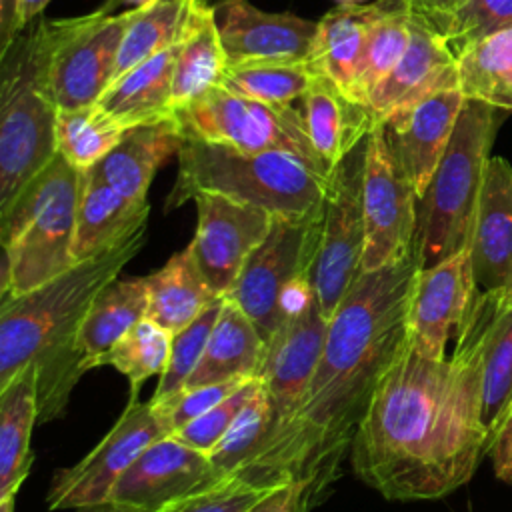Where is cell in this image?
<instances>
[{
    "instance_id": "28",
    "label": "cell",
    "mask_w": 512,
    "mask_h": 512,
    "mask_svg": "<svg viewBox=\"0 0 512 512\" xmlns=\"http://www.w3.org/2000/svg\"><path fill=\"white\" fill-rule=\"evenodd\" d=\"M174 58L176 46L172 44L116 78L96 104L126 130L174 116Z\"/></svg>"
},
{
    "instance_id": "43",
    "label": "cell",
    "mask_w": 512,
    "mask_h": 512,
    "mask_svg": "<svg viewBox=\"0 0 512 512\" xmlns=\"http://www.w3.org/2000/svg\"><path fill=\"white\" fill-rule=\"evenodd\" d=\"M282 484V482H280ZM278 484H252L238 476H230L202 492H196L164 512H248L258 500L272 492Z\"/></svg>"
},
{
    "instance_id": "24",
    "label": "cell",
    "mask_w": 512,
    "mask_h": 512,
    "mask_svg": "<svg viewBox=\"0 0 512 512\" xmlns=\"http://www.w3.org/2000/svg\"><path fill=\"white\" fill-rule=\"evenodd\" d=\"M300 114L312 148L330 170L378 124L368 104L348 98L322 74L300 98Z\"/></svg>"
},
{
    "instance_id": "10",
    "label": "cell",
    "mask_w": 512,
    "mask_h": 512,
    "mask_svg": "<svg viewBox=\"0 0 512 512\" xmlns=\"http://www.w3.org/2000/svg\"><path fill=\"white\" fill-rule=\"evenodd\" d=\"M366 138L334 166L324 200L320 244L312 266V286L320 310L328 320L362 274V178Z\"/></svg>"
},
{
    "instance_id": "25",
    "label": "cell",
    "mask_w": 512,
    "mask_h": 512,
    "mask_svg": "<svg viewBox=\"0 0 512 512\" xmlns=\"http://www.w3.org/2000/svg\"><path fill=\"white\" fill-rule=\"evenodd\" d=\"M176 58L172 76V108H186L208 90L222 86L228 66L214 6L204 0H190L180 32L176 36Z\"/></svg>"
},
{
    "instance_id": "2",
    "label": "cell",
    "mask_w": 512,
    "mask_h": 512,
    "mask_svg": "<svg viewBox=\"0 0 512 512\" xmlns=\"http://www.w3.org/2000/svg\"><path fill=\"white\" fill-rule=\"evenodd\" d=\"M420 262L362 272L332 318L310 384L292 412L236 472L252 484L298 482L308 512L340 478L374 392L408 338V306Z\"/></svg>"
},
{
    "instance_id": "7",
    "label": "cell",
    "mask_w": 512,
    "mask_h": 512,
    "mask_svg": "<svg viewBox=\"0 0 512 512\" xmlns=\"http://www.w3.org/2000/svg\"><path fill=\"white\" fill-rule=\"evenodd\" d=\"M494 110L486 102L464 100L448 148L418 198L414 252L420 268L468 248L496 130Z\"/></svg>"
},
{
    "instance_id": "50",
    "label": "cell",
    "mask_w": 512,
    "mask_h": 512,
    "mask_svg": "<svg viewBox=\"0 0 512 512\" xmlns=\"http://www.w3.org/2000/svg\"><path fill=\"white\" fill-rule=\"evenodd\" d=\"M52 0H16V30L18 34L32 24Z\"/></svg>"
},
{
    "instance_id": "23",
    "label": "cell",
    "mask_w": 512,
    "mask_h": 512,
    "mask_svg": "<svg viewBox=\"0 0 512 512\" xmlns=\"http://www.w3.org/2000/svg\"><path fill=\"white\" fill-rule=\"evenodd\" d=\"M148 214V200H130L102 182L92 170H84L80 178L76 234L72 244L74 262L104 254L146 230Z\"/></svg>"
},
{
    "instance_id": "26",
    "label": "cell",
    "mask_w": 512,
    "mask_h": 512,
    "mask_svg": "<svg viewBox=\"0 0 512 512\" xmlns=\"http://www.w3.org/2000/svg\"><path fill=\"white\" fill-rule=\"evenodd\" d=\"M384 6L386 0L368 4L340 2L318 22L308 62L316 74L330 78L346 96L350 94L370 28L384 12Z\"/></svg>"
},
{
    "instance_id": "51",
    "label": "cell",
    "mask_w": 512,
    "mask_h": 512,
    "mask_svg": "<svg viewBox=\"0 0 512 512\" xmlns=\"http://www.w3.org/2000/svg\"><path fill=\"white\" fill-rule=\"evenodd\" d=\"M74 512H136V510L120 506L112 500H104V502H98V504H86V506L74 508Z\"/></svg>"
},
{
    "instance_id": "19",
    "label": "cell",
    "mask_w": 512,
    "mask_h": 512,
    "mask_svg": "<svg viewBox=\"0 0 512 512\" xmlns=\"http://www.w3.org/2000/svg\"><path fill=\"white\" fill-rule=\"evenodd\" d=\"M326 332L328 318L314 300L304 312L288 318L266 344V360L258 376L272 408V426L266 436L298 408L320 360Z\"/></svg>"
},
{
    "instance_id": "53",
    "label": "cell",
    "mask_w": 512,
    "mask_h": 512,
    "mask_svg": "<svg viewBox=\"0 0 512 512\" xmlns=\"http://www.w3.org/2000/svg\"><path fill=\"white\" fill-rule=\"evenodd\" d=\"M204 2H210V0H204Z\"/></svg>"
},
{
    "instance_id": "46",
    "label": "cell",
    "mask_w": 512,
    "mask_h": 512,
    "mask_svg": "<svg viewBox=\"0 0 512 512\" xmlns=\"http://www.w3.org/2000/svg\"><path fill=\"white\" fill-rule=\"evenodd\" d=\"M248 512H308L304 488L294 480L282 482L262 500H258Z\"/></svg>"
},
{
    "instance_id": "20",
    "label": "cell",
    "mask_w": 512,
    "mask_h": 512,
    "mask_svg": "<svg viewBox=\"0 0 512 512\" xmlns=\"http://www.w3.org/2000/svg\"><path fill=\"white\" fill-rule=\"evenodd\" d=\"M458 88L456 58L442 32L424 16H410V40L388 76L368 96L376 122L438 90Z\"/></svg>"
},
{
    "instance_id": "33",
    "label": "cell",
    "mask_w": 512,
    "mask_h": 512,
    "mask_svg": "<svg viewBox=\"0 0 512 512\" xmlns=\"http://www.w3.org/2000/svg\"><path fill=\"white\" fill-rule=\"evenodd\" d=\"M412 8L408 0H386L384 12L370 28L362 58L358 62L350 98L366 104L372 90L388 76L404 54L410 40Z\"/></svg>"
},
{
    "instance_id": "49",
    "label": "cell",
    "mask_w": 512,
    "mask_h": 512,
    "mask_svg": "<svg viewBox=\"0 0 512 512\" xmlns=\"http://www.w3.org/2000/svg\"><path fill=\"white\" fill-rule=\"evenodd\" d=\"M16 36V0H0V54L10 48Z\"/></svg>"
},
{
    "instance_id": "39",
    "label": "cell",
    "mask_w": 512,
    "mask_h": 512,
    "mask_svg": "<svg viewBox=\"0 0 512 512\" xmlns=\"http://www.w3.org/2000/svg\"><path fill=\"white\" fill-rule=\"evenodd\" d=\"M272 426V408L260 380L254 394L238 412L222 440L208 452L212 464L224 476H236V472L250 460L256 448L266 438Z\"/></svg>"
},
{
    "instance_id": "1",
    "label": "cell",
    "mask_w": 512,
    "mask_h": 512,
    "mask_svg": "<svg viewBox=\"0 0 512 512\" xmlns=\"http://www.w3.org/2000/svg\"><path fill=\"white\" fill-rule=\"evenodd\" d=\"M500 290L476 288L444 360L408 338L354 434L350 468L386 500H438L470 482L488 456L482 382Z\"/></svg>"
},
{
    "instance_id": "12",
    "label": "cell",
    "mask_w": 512,
    "mask_h": 512,
    "mask_svg": "<svg viewBox=\"0 0 512 512\" xmlns=\"http://www.w3.org/2000/svg\"><path fill=\"white\" fill-rule=\"evenodd\" d=\"M140 392H130L128 404L106 436L74 466L58 470L50 482L48 510L80 508L108 500L112 488L130 464L154 442L172 434L166 414Z\"/></svg>"
},
{
    "instance_id": "14",
    "label": "cell",
    "mask_w": 512,
    "mask_h": 512,
    "mask_svg": "<svg viewBox=\"0 0 512 512\" xmlns=\"http://www.w3.org/2000/svg\"><path fill=\"white\" fill-rule=\"evenodd\" d=\"M194 204L198 224L186 248L212 292L224 298L248 256L268 236L274 216L260 206L212 192L194 196Z\"/></svg>"
},
{
    "instance_id": "41",
    "label": "cell",
    "mask_w": 512,
    "mask_h": 512,
    "mask_svg": "<svg viewBox=\"0 0 512 512\" xmlns=\"http://www.w3.org/2000/svg\"><path fill=\"white\" fill-rule=\"evenodd\" d=\"M512 28V0H466L440 30L458 58L476 42Z\"/></svg>"
},
{
    "instance_id": "27",
    "label": "cell",
    "mask_w": 512,
    "mask_h": 512,
    "mask_svg": "<svg viewBox=\"0 0 512 512\" xmlns=\"http://www.w3.org/2000/svg\"><path fill=\"white\" fill-rule=\"evenodd\" d=\"M264 360L266 342L254 322L234 302L222 298V308L206 350L190 374L186 388L236 378H258Z\"/></svg>"
},
{
    "instance_id": "8",
    "label": "cell",
    "mask_w": 512,
    "mask_h": 512,
    "mask_svg": "<svg viewBox=\"0 0 512 512\" xmlns=\"http://www.w3.org/2000/svg\"><path fill=\"white\" fill-rule=\"evenodd\" d=\"M174 116L184 136L226 144L248 154L288 152L324 178L332 174L308 140L300 108L258 102L216 86Z\"/></svg>"
},
{
    "instance_id": "38",
    "label": "cell",
    "mask_w": 512,
    "mask_h": 512,
    "mask_svg": "<svg viewBox=\"0 0 512 512\" xmlns=\"http://www.w3.org/2000/svg\"><path fill=\"white\" fill-rule=\"evenodd\" d=\"M316 76L308 60L292 64L226 66L222 86L258 102L292 106L306 94Z\"/></svg>"
},
{
    "instance_id": "45",
    "label": "cell",
    "mask_w": 512,
    "mask_h": 512,
    "mask_svg": "<svg viewBox=\"0 0 512 512\" xmlns=\"http://www.w3.org/2000/svg\"><path fill=\"white\" fill-rule=\"evenodd\" d=\"M488 456L498 480L512 484V400L504 412L502 424L490 442Z\"/></svg>"
},
{
    "instance_id": "36",
    "label": "cell",
    "mask_w": 512,
    "mask_h": 512,
    "mask_svg": "<svg viewBox=\"0 0 512 512\" xmlns=\"http://www.w3.org/2000/svg\"><path fill=\"white\" fill-rule=\"evenodd\" d=\"M124 132L126 128L112 120L98 104L58 110V154L80 172L96 166L122 140Z\"/></svg>"
},
{
    "instance_id": "44",
    "label": "cell",
    "mask_w": 512,
    "mask_h": 512,
    "mask_svg": "<svg viewBox=\"0 0 512 512\" xmlns=\"http://www.w3.org/2000/svg\"><path fill=\"white\" fill-rule=\"evenodd\" d=\"M250 380L252 378H236V380H226V382H218V384L184 388L182 394H178L172 402L158 406V408L166 414V418L172 426V432H176L184 424L196 420L204 412L218 406L222 400H226L230 394H234L238 388H242Z\"/></svg>"
},
{
    "instance_id": "21",
    "label": "cell",
    "mask_w": 512,
    "mask_h": 512,
    "mask_svg": "<svg viewBox=\"0 0 512 512\" xmlns=\"http://www.w3.org/2000/svg\"><path fill=\"white\" fill-rule=\"evenodd\" d=\"M476 286L512 290V166L488 160L468 242Z\"/></svg>"
},
{
    "instance_id": "31",
    "label": "cell",
    "mask_w": 512,
    "mask_h": 512,
    "mask_svg": "<svg viewBox=\"0 0 512 512\" xmlns=\"http://www.w3.org/2000/svg\"><path fill=\"white\" fill-rule=\"evenodd\" d=\"M148 312L154 320L172 334L194 322L220 296L202 278L188 248L174 254L162 268L146 276Z\"/></svg>"
},
{
    "instance_id": "11",
    "label": "cell",
    "mask_w": 512,
    "mask_h": 512,
    "mask_svg": "<svg viewBox=\"0 0 512 512\" xmlns=\"http://www.w3.org/2000/svg\"><path fill=\"white\" fill-rule=\"evenodd\" d=\"M322 214L302 220L274 218L268 236L248 256L238 278L224 294V300L234 302L254 322L266 344L284 324L280 314L282 290L296 276L312 272Z\"/></svg>"
},
{
    "instance_id": "52",
    "label": "cell",
    "mask_w": 512,
    "mask_h": 512,
    "mask_svg": "<svg viewBox=\"0 0 512 512\" xmlns=\"http://www.w3.org/2000/svg\"><path fill=\"white\" fill-rule=\"evenodd\" d=\"M150 2H152V0H106L100 8H102L104 12H108V14H114V10L120 8V6H126L128 10H136V8H142V6L150 4Z\"/></svg>"
},
{
    "instance_id": "4",
    "label": "cell",
    "mask_w": 512,
    "mask_h": 512,
    "mask_svg": "<svg viewBox=\"0 0 512 512\" xmlns=\"http://www.w3.org/2000/svg\"><path fill=\"white\" fill-rule=\"evenodd\" d=\"M178 174L166 212L202 192L222 194L268 210L274 218L302 220L322 214L330 178L288 152H240L226 144L184 136Z\"/></svg>"
},
{
    "instance_id": "22",
    "label": "cell",
    "mask_w": 512,
    "mask_h": 512,
    "mask_svg": "<svg viewBox=\"0 0 512 512\" xmlns=\"http://www.w3.org/2000/svg\"><path fill=\"white\" fill-rule=\"evenodd\" d=\"M182 140L184 134L176 116L138 124L128 128L122 140L90 170L122 196L146 202L158 168L180 152Z\"/></svg>"
},
{
    "instance_id": "17",
    "label": "cell",
    "mask_w": 512,
    "mask_h": 512,
    "mask_svg": "<svg viewBox=\"0 0 512 512\" xmlns=\"http://www.w3.org/2000/svg\"><path fill=\"white\" fill-rule=\"evenodd\" d=\"M464 100L460 88L438 90L376 124L390 156L412 182L418 198L448 148Z\"/></svg>"
},
{
    "instance_id": "3",
    "label": "cell",
    "mask_w": 512,
    "mask_h": 512,
    "mask_svg": "<svg viewBox=\"0 0 512 512\" xmlns=\"http://www.w3.org/2000/svg\"><path fill=\"white\" fill-rule=\"evenodd\" d=\"M146 230L104 254L76 262L46 284L0 300V390L34 364L38 422L64 416L70 394L86 374L78 334L96 296L142 250Z\"/></svg>"
},
{
    "instance_id": "42",
    "label": "cell",
    "mask_w": 512,
    "mask_h": 512,
    "mask_svg": "<svg viewBox=\"0 0 512 512\" xmlns=\"http://www.w3.org/2000/svg\"><path fill=\"white\" fill-rule=\"evenodd\" d=\"M258 384H260V378H252L242 388H238L234 394H230L226 400H222L218 406L204 412L196 420L184 424L170 436L194 450L208 454L222 440V436L226 434V430L230 428V424L234 422L238 412L244 408L248 398L258 388Z\"/></svg>"
},
{
    "instance_id": "37",
    "label": "cell",
    "mask_w": 512,
    "mask_h": 512,
    "mask_svg": "<svg viewBox=\"0 0 512 512\" xmlns=\"http://www.w3.org/2000/svg\"><path fill=\"white\" fill-rule=\"evenodd\" d=\"M172 332L150 318L134 324L98 362V366H114L130 382V392L152 376H162L170 360Z\"/></svg>"
},
{
    "instance_id": "29",
    "label": "cell",
    "mask_w": 512,
    "mask_h": 512,
    "mask_svg": "<svg viewBox=\"0 0 512 512\" xmlns=\"http://www.w3.org/2000/svg\"><path fill=\"white\" fill-rule=\"evenodd\" d=\"M36 422L38 378L34 364H28L0 390V500L16 496L32 468L30 436Z\"/></svg>"
},
{
    "instance_id": "47",
    "label": "cell",
    "mask_w": 512,
    "mask_h": 512,
    "mask_svg": "<svg viewBox=\"0 0 512 512\" xmlns=\"http://www.w3.org/2000/svg\"><path fill=\"white\" fill-rule=\"evenodd\" d=\"M316 300V292L312 286V272L296 276L280 294V314L286 322L292 316L304 312Z\"/></svg>"
},
{
    "instance_id": "32",
    "label": "cell",
    "mask_w": 512,
    "mask_h": 512,
    "mask_svg": "<svg viewBox=\"0 0 512 512\" xmlns=\"http://www.w3.org/2000/svg\"><path fill=\"white\" fill-rule=\"evenodd\" d=\"M464 98L512 110V28L500 30L456 58Z\"/></svg>"
},
{
    "instance_id": "48",
    "label": "cell",
    "mask_w": 512,
    "mask_h": 512,
    "mask_svg": "<svg viewBox=\"0 0 512 512\" xmlns=\"http://www.w3.org/2000/svg\"><path fill=\"white\" fill-rule=\"evenodd\" d=\"M466 0H408L414 14L430 20L438 30L444 28L448 18L464 4Z\"/></svg>"
},
{
    "instance_id": "13",
    "label": "cell",
    "mask_w": 512,
    "mask_h": 512,
    "mask_svg": "<svg viewBox=\"0 0 512 512\" xmlns=\"http://www.w3.org/2000/svg\"><path fill=\"white\" fill-rule=\"evenodd\" d=\"M366 142L362 178V272H374L414 252L418 194L390 156L378 126H374Z\"/></svg>"
},
{
    "instance_id": "9",
    "label": "cell",
    "mask_w": 512,
    "mask_h": 512,
    "mask_svg": "<svg viewBox=\"0 0 512 512\" xmlns=\"http://www.w3.org/2000/svg\"><path fill=\"white\" fill-rule=\"evenodd\" d=\"M130 10L102 8L74 18L46 20L48 86L58 110L96 104L112 82Z\"/></svg>"
},
{
    "instance_id": "6",
    "label": "cell",
    "mask_w": 512,
    "mask_h": 512,
    "mask_svg": "<svg viewBox=\"0 0 512 512\" xmlns=\"http://www.w3.org/2000/svg\"><path fill=\"white\" fill-rule=\"evenodd\" d=\"M56 118L48 30L38 20L0 54V212L56 158Z\"/></svg>"
},
{
    "instance_id": "35",
    "label": "cell",
    "mask_w": 512,
    "mask_h": 512,
    "mask_svg": "<svg viewBox=\"0 0 512 512\" xmlns=\"http://www.w3.org/2000/svg\"><path fill=\"white\" fill-rule=\"evenodd\" d=\"M512 400V290H500V300L488 340L484 382H482V420L488 428V450L504 412Z\"/></svg>"
},
{
    "instance_id": "34",
    "label": "cell",
    "mask_w": 512,
    "mask_h": 512,
    "mask_svg": "<svg viewBox=\"0 0 512 512\" xmlns=\"http://www.w3.org/2000/svg\"><path fill=\"white\" fill-rule=\"evenodd\" d=\"M188 2L190 0H152L142 8L130 10L112 82L176 42Z\"/></svg>"
},
{
    "instance_id": "40",
    "label": "cell",
    "mask_w": 512,
    "mask_h": 512,
    "mask_svg": "<svg viewBox=\"0 0 512 512\" xmlns=\"http://www.w3.org/2000/svg\"><path fill=\"white\" fill-rule=\"evenodd\" d=\"M220 308H222V298L212 302L186 328L172 334L170 360H168L164 374L158 378L154 394L150 396L152 404L164 406V404L172 402L178 394H182L190 374L196 370V366L206 350V344H208V338L218 320Z\"/></svg>"
},
{
    "instance_id": "30",
    "label": "cell",
    "mask_w": 512,
    "mask_h": 512,
    "mask_svg": "<svg viewBox=\"0 0 512 512\" xmlns=\"http://www.w3.org/2000/svg\"><path fill=\"white\" fill-rule=\"evenodd\" d=\"M148 312V286L142 278H116L92 302L80 334L78 354L82 368H98L100 358Z\"/></svg>"
},
{
    "instance_id": "15",
    "label": "cell",
    "mask_w": 512,
    "mask_h": 512,
    "mask_svg": "<svg viewBox=\"0 0 512 512\" xmlns=\"http://www.w3.org/2000/svg\"><path fill=\"white\" fill-rule=\"evenodd\" d=\"M226 478L230 476H224L206 452L166 436L150 444L130 464L108 500L136 512H164Z\"/></svg>"
},
{
    "instance_id": "5",
    "label": "cell",
    "mask_w": 512,
    "mask_h": 512,
    "mask_svg": "<svg viewBox=\"0 0 512 512\" xmlns=\"http://www.w3.org/2000/svg\"><path fill=\"white\" fill-rule=\"evenodd\" d=\"M82 172L60 154L0 212V300L26 294L74 266Z\"/></svg>"
},
{
    "instance_id": "16",
    "label": "cell",
    "mask_w": 512,
    "mask_h": 512,
    "mask_svg": "<svg viewBox=\"0 0 512 512\" xmlns=\"http://www.w3.org/2000/svg\"><path fill=\"white\" fill-rule=\"evenodd\" d=\"M214 16L228 66L292 64L310 58L318 22L264 12L250 0H222Z\"/></svg>"
},
{
    "instance_id": "18",
    "label": "cell",
    "mask_w": 512,
    "mask_h": 512,
    "mask_svg": "<svg viewBox=\"0 0 512 512\" xmlns=\"http://www.w3.org/2000/svg\"><path fill=\"white\" fill-rule=\"evenodd\" d=\"M476 288L468 248L420 268L408 306L410 346L430 360H444L446 344L456 336Z\"/></svg>"
}]
</instances>
